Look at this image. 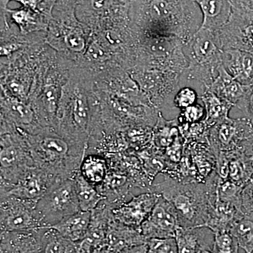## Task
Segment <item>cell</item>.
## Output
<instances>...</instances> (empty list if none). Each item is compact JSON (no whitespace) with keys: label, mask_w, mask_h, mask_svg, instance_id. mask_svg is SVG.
I'll use <instances>...</instances> for the list:
<instances>
[{"label":"cell","mask_w":253,"mask_h":253,"mask_svg":"<svg viewBox=\"0 0 253 253\" xmlns=\"http://www.w3.org/2000/svg\"><path fill=\"white\" fill-rule=\"evenodd\" d=\"M6 1H7L8 2H9V1H10V0H6Z\"/></svg>","instance_id":"obj_40"},{"label":"cell","mask_w":253,"mask_h":253,"mask_svg":"<svg viewBox=\"0 0 253 253\" xmlns=\"http://www.w3.org/2000/svg\"><path fill=\"white\" fill-rule=\"evenodd\" d=\"M228 158V179L244 188L253 178V159L240 149L224 151Z\"/></svg>","instance_id":"obj_18"},{"label":"cell","mask_w":253,"mask_h":253,"mask_svg":"<svg viewBox=\"0 0 253 253\" xmlns=\"http://www.w3.org/2000/svg\"><path fill=\"white\" fill-rule=\"evenodd\" d=\"M223 50L218 45L215 34L200 28L184 46L188 61L185 75L189 81H196L202 84V89H210L219 73Z\"/></svg>","instance_id":"obj_4"},{"label":"cell","mask_w":253,"mask_h":253,"mask_svg":"<svg viewBox=\"0 0 253 253\" xmlns=\"http://www.w3.org/2000/svg\"><path fill=\"white\" fill-rule=\"evenodd\" d=\"M203 16L201 28L217 32L229 21L233 0H194Z\"/></svg>","instance_id":"obj_15"},{"label":"cell","mask_w":253,"mask_h":253,"mask_svg":"<svg viewBox=\"0 0 253 253\" xmlns=\"http://www.w3.org/2000/svg\"><path fill=\"white\" fill-rule=\"evenodd\" d=\"M221 49H238L253 56V10L233 4L229 21L214 33Z\"/></svg>","instance_id":"obj_7"},{"label":"cell","mask_w":253,"mask_h":253,"mask_svg":"<svg viewBox=\"0 0 253 253\" xmlns=\"http://www.w3.org/2000/svg\"><path fill=\"white\" fill-rule=\"evenodd\" d=\"M179 227V219L170 204L159 195L152 212L141 224V234L149 240L175 238Z\"/></svg>","instance_id":"obj_11"},{"label":"cell","mask_w":253,"mask_h":253,"mask_svg":"<svg viewBox=\"0 0 253 253\" xmlns=\"http://www.w3.org/2000/svg\"><path fill=\"white\" fill-rule=\"evenodd\" d=\"M23 133L36 166L61 180L72 179L79 172L87 146L69 140L49 126L36 134Z\"/></svg>","instance_id":"obj_3"},{"label":"cell","mask_w":253,"mask_h":253,"mask_svg":"<svg viewBox=\"0 0 253 253\" xmlns=\"http://www.w3.org/2000/svg\"><path fill=\"white\" fill-rule=\"evenodd\" d=\"M110 169L107 158L97 153H86L80 167V173L88 182L99 188L104 182Z\"/></svg>","instance_id":"obj_21"},{"label":"cell","mask_w":253,"mask_h":253,"mask_svg":"<svg viewBox=\"0 0 253 253\" xmlns=\"http://www.w3.org/2000/svg\"><path fill=\"white\" fill-rule=\"evenodd\" d=\"M88 52H89L90 57L92 59H99L104 56V52H103L102 49L99 47V46L96 45L94 44L89 47Z\"/></svg>","instance_id":"obj_36"},{"label":"cell","mask_w":253,"mask_h":253,"mask_svg":"<svg viewBox=\"0 0 253 253\" xmlns=\"http://www.w3.org/2000/svg\"><path fill=\"white\" fill-rule=\"evenodd\" d=\"M199 96L197 92L189 86L180 88L176 93L173 99L174 107L179 110L186 109L189 106L197 104Z\"/></svg>","instance_id":"obj_29"},{"label":"cell","mask_w":253,"mask_h":253,"mask_svg":"<svg viewBox=\"0 0 253 253\" xmlns=\"http://www.w3.org/2000/svg\"><path fill=\"white\" fill-rule=\"evenodd\" d=\"M241 199L244 212L253 214V178L243 189Z\"/></svg>","instance_id":"obj_33"},{"label":"cell","mask_w":253,"mask_h":253,"mask_svg":"<svg viewBox=\"0 0 253 253\" xmlns=\"http://www.w3.org/2000/svg\"><path fill=\"white\" fill-rule=\"evenodd\" d=\"M198 253H215L213 251V246H203L200 249Z\"/></svg>","instance_id":"obj_38"},{"label":"cell","mask_w":253,"mask_h":253,"mask_svg":"<svg viewBox=\"0 0 253 253\" xmlns=\"http://www.w3.org/2000/svg\"><path fill=\"white\" fill-rule=\"evenodd\" d=\"M43 253H78L76 243L63 237L51 227L42 228Z\"/></svg>","instance_id":"obj_23"},{"label":"cell","mask_w":253,"mask_h":253,"mask_svg":"<svg viewBox=\"0 0 253 253\" xmlns=\"http://www.w3.org/2000/svg\"><path fill=\"white\" fill-rule=\"evenodd\" d=\"M60 181L45 169L34 166L14 184L0 187V196H14L38 202Z\"/></svg>","instance_id":"obj_10"},{"label":"cell","mask_w":253,"mask_h":253,"mask_svg":"<svg viewBox=\"0 0 253 253\" xmlns=\"http://www.w3.org/2000/svg\"><path fill=\"white\" fill-rule=\"evenodd\" d=\"M106 242L113 253L132 246L146 244L148 240L141 234L140 229L131 227L113 219L110 222Z\"/></svg>","instance_id":"obj_16"},{"label":"cell","mask_w":253,"mask_h":253,"mask_svg":"<svg viewBox=\"0 0 253 253\" xmlns=\"http://www.w3.org/2000/svg\"><path fill=\"white\" fill-rule=\"evenodd\" d=\"M71 1H84V0H71Z\"/></svg>","instance_id":"obj_39"},{"label":"cell","mask_w":253,"mask_h":253,"mask_svg":"<svg viewBox=\"0 0 253 253\" xmlns=\"http://www.w3.org/2000/svg\"><path fill=\"white\" fill-rule=\"evenodd\" d=\"M0 242V253H43L41 229L2 231Z\"/></svg>","instance_id":"obj_13"},{"label":"cell","mask_w":253,"mask_h":253,"mask_svg":"<svg viewBox=\"0 0 253 253\" xmlns=\"http://www.w3.org/2000/svg\"><path fill=\"white\" fill-rule=\"evenodd\" d=\"M91 216V212L81 211L50 227L56 229L63 237L77 244L87 235Z\"/></svg>","instance_id":"obj_20"},{"label":"cell","mask_w":253,"mask_h":253,"mask_svg":"<svg viewBox=\"0 0 253 253\" xmlns=\"http://www.w3.org/2000/svg\"><path fill=\"white\" fill-rule=\"evenodd\" d=\"M147 244L127 248L116 253H147Z\"/></svg>","instance_id":"obj_35"},{"label":"cell","mask_w":253,"mask_h":253,"mask_svg":"<svg viewBox=\"0 0 253 253\" xmlns=\"http://www.w3.org/2000/svg\"><path fill=\"white\" fill-rule=\"evenodd\" d=\"M147 246V253H178L174 238L149 239Z\"/></svg>","instance_id":"obj_30"},{"label":"cell","mask_w":253,"mask_h":253,"mask_svg":"<svg viewBox=\"0 0 253 253\" xmlns=\"http://www.w3.org/2000/svg\"><path fill=\"white\" fill-rule=\"evenodd\" d=\"M0 187L14 184L29 168L36 166L22 131L1 121Z\"/></svg>","instance_id":"obj_5"},{"label":"cell","mask_w":253,"mask_h":253,"mask_svg":"<svg viewBox=\"0 0 253 253\" xmlns=\"http://www.w3.org/2000/svg\"><path fill=\"white\" fill-rule=\"evenodd\" d=\"M174 239L178 253H198L203 246H213L214 233L206 226L189 229L179 227Z\"/></svg>","instance_id":"obj_17"},{"label":"cell","mask_w":253,"mask_h":253,"mask_svg":"<svg viewBox=\"0 0 253 253\" xmlns=\"http://www.w3.org/2000/svg\"><path fill=\"white\" fill-rule=\"evenodd\" d=\"M248 87L249 85H244L231 77L221 64L219 73L209 89L221 99L235 106L246 94Z\"/></svg>","instance_id":"obj_19"},{"label":"cell","mask_w":253,"mask_h":253,"mask_svg":"<svg viewBox=\"0 0 253 253\" xmlns=\"http://www.w3.org/2000/svg\"><path fill=\"white\" fill-rule=\"evenodd\" d=\"M163 180L152 184L149 191L162 196L175 211L184 229L207 224L217 199L218 176L214 171L205 182H181L166 174Z\"/></svg>","instance_id":"obj_2"},{"label":"cell","mask_w":253,"mask_h":253,"mask_svg":"<svg viewBox=\"0 0 253 253\" xmlns=\"http://www.w3.org/2000/svg\"><path fill=\"white\" fill-rule=\"evenodd\" d=\"M0 229L2 231L36 230L44 228L37 203L14 196H0Z\"/></svg>","instance_id":"obj_8"},{"label":"cell","mask_w":253,"mask_h":253,"mask_svg":"<svg viewBox=\"0 0 253 253\" xmlns=\"http://www.w3.org/2000/svg\"><path fill=\"white\" fill-rule=\"evenodd\" d=\"M253 133V122L249 118H227L208 129V141L214 154L239 149Z\"/></svg>","instance_id":"obj_9"},{"label":"cell","mask_w":253,"mask_h":253,"mask_svg":"<svg viewBox=\"0 0 253 253\" xmlns=\"http://www.w3.org/2000/svg\"><path fill=\"white\" fill-rule=\"evenodd\" d=\"M200 98L202 100L206 109V116L204 122L209 128L229 118V112L234 107V105L221 99L210 89H202V94Z\"/></svg>","instance_id":"obj_22"},{"label":"cell","mask_w":253,"mask_h":253,"mask_svg":"<svg viewBox=\"0 0 253 253\" xmlns=\"http://www.w3.org/2000/svg\"><path fill=\"white\" fill-rule=\"evenodd\" d=\"M240 149L253 159V133L240 145Z\"/></svg>","instance_id":"obj_34"},{"label":"cell","mask_w":253,"mask_h":253,"mask_svg":"<svg viewBox=\"0 0 253 253\" xmlns=\"http://www.w3.org/2000/svg\"><path fill=\"white\" fill-rule=\"evenodd\" d=\"M156 122L153 134L154 146L158 149L164 151L180 135L179 122L177 118L170 121H166L161 112H158Z\"/></svg>","instance_id":"obj_24"},{"label":"cell","mask_w":253,"mask_h":253,"mask_svg":"<svg viewBox=\"0 0 253 253\" xmlns=\"http://www.w3.org/2000/svg\"><path fill=\"white\" fill-rule=\"evenodd\" d=\"M239 1L241 6L253 10V0H239Z\"/></svg>","instance_id":"obj_37"},{"label":"cell","mask_w":253,"mask_h":253,"mask_svg":"<svg viewBox=\"0 0 253 253\" xmlns=\"http://www.w3.org/2000/svg\"><path fill=\"white\" fill-rule=\"evenodd\" d=\"M36 209L44 228L54 226L81 211L74 178L56 183L38 201Z\"/></svg>","instance_id":"obj_6"},{"label":"cell","mask_w":253,"mask_h":253,"mask_svg":"<svg viewBox=\"0 0 253 253\" xmlns=\"http://www.w3.org/2000/svg\"><path fill=\"white\" fill-rule=\"evenodd\" d=\"M221 62L227 73L244 85L253 83V56L238 49H224Z\"/></svg>","instance_id":"obj_14"},{"label":"cell","mask_w":253,"mask_h":253,"mask_svg":"<svg viewBox=\"0 0 253 253\" xmlns=\"http://www.w3.org/2000/svg\"><path fill=\"white\" fill-rule=\"evenodd\" d=\"M206 112L204 106L197 103L186 109L181 110L177 120L179 125L191 126L202 122L206 118Z\"/></svg>","instance_id":"obj_28"},{"label":"cell","mask_w":253,"mask_h":253,"mask_svg":"<svg viewBox=\"0 0 253 253\" xmlns=\"http://www.w3.org/2000/svg\"><path fill=\"white\" fill-rule=\"evenodd\" d=\"M64 38L65 44L71 51L81 52L85 48L86 42L84 37L76 30L70 31L66 33Z\"/></svg>","instance_id":"obj_31"},{"label":"cell","mask_w":253,"mask_h":253,"mask_svg":"<svg viewBox=\"0 0 253 253\" xmlns=\"http://www.w3.org/2000/svg\"><path fill=\"white\" fill-rule=\"evenodd\" d=\"M237 240L229 231L214 233L213 251L215 253H239Z\"/></svg>","instance_id":"obj_27"},{"label":"cell","mask_w":253,"mask_h":253,"mask_svg":"<svg viewBox=\"0 0 253 253\" xmlns=\"http://www.w3.org/2000/svg\"><path fill=\"white\" fill-rule=\"evenodd\" d=\"M229 231L246 253H253V214L244 212L231 224Z\"/></svg>","instance_id":"obj_26"},{"label":"cell","mask_w":253,"mask_h":253,"mask_svg":"<svg viewBox=\"0 0 253 253\" xmlns=\"http://www.w3.org/2000/svg\"><path fill=\"white\" fill-rule=\"evenodd\" d=\"M235 107L242 111L245 117L249 118L253 122V83L249 85L246 94L236 104Z\"/></svg>","instance_id":"obj_32"},{"label":"cell","mask_w":253,"mask_h":253,"mask_svg":"<svg viewBox=\"0 0 253 253\" xmlns=\"http://www.w3.org/2000/svg\"><path fill=\"white\" fill-rule=\"evenodd\" d=\"M76 191L81 211L91 212L105 199L104 196L78 172L74 176Z\"/></svg>","instance_id":"obj_25"},{"label":"cell","mask_w":253,"mask_h":253,"mask_svg":"<svg viewBox=\"0 0 253 253\" xmlns=\"http://www.w3.org/2000/svg\"><path fill=\"white\" fill-rule=\"evenodd\" d=\"M159 194L146 191L112 209L114 220L124 225L140 229L157 202Z\"/></svg>","instance_id":"obj_12"},{"label":"cell","mask_w":253,"mask_h":253,"mask_svg":"<svg viewBox=\"0 0 253 253\" xmlns=\"http://www.w3.org/2000/svg\"><path fill=\"white\" fill-rule=\"evenodd\" d=\"M129 16L136 33L174 37L184 45L203 21L194 0H131Z\"/></svg>","instance_id":"obj_1"}]
</instances>
